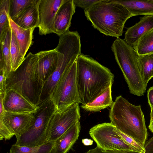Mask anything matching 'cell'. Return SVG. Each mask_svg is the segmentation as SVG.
<instances>
[{"label":"cell","instance_id":"6da1fadb","mask_svg":"<svg viewBox=\"0 0 153 153\" xmlns=\"http://www.w3.org/2000/svg\"><path fill=\"white\" fill-rule=\"evenodd\" d=\"M114 74L90 56L81 53L77 60V83L80 103H90L112 85Z\"/></svg>","mask_w":153,"mask_h":153},{"label":"cell","instance_id":"7a4b0ae2","mask_svg":"<svg viewBox=\"0 0 153 153\" xmlns=\"http://www.w3.org/2000/svg\"><path fill=\"white\" fill-rule=\"evenodd\" d=\"M109 117L117 129L144 146L148 134L140 105H133L119 96L110 107Z\"/></svg>","mask_w":153,"mask_h":153},{"label":"cell","instance_id":"3957f363","mask_svg":"<svg viewBox=\"0 0 153 153\" xmlns=\"http://www.w3.org/2000/svg\"><path fill=\"white\" fill-rule=\"evenodd\" d=\"M84 12L94 28L117 38L122 35L126 22L132 17L124 6L110 0H101Z\"/></svg>","mask_w":153,"mask_h":153},{"label":"cell","instance_id":"277c9868","mask_svg":"<svg viewBox=\"0 0 153 153\" xmlns=\"http://www.w3.org/2000/svg\"><path fill=\"white\" fill-rule=\"evenodd\" d=\"M55 49L58 52L56 67L44 85L40 103L51 98L63 74L73 64L81 53L80 36L73 32H67L59 36V43Z\"/></svg>","mask_w":153,"mask_h":153},{"label":"cell","instance_id":"5b68a950","mask_svg":"<svg viewBox=\"0 0 153 153\" xmlns=\"http://www.w3.org/2000/svg\"><path fill=\"white\" fill-rule=\"evenodd\" d=\"M38 59L37 53H29L20 66L10 73L6 81V89L17 91L36 106L40 103L43 88L36 76Z\"/></svg>","mask_w":153,"mask_h":153},{"label":"cell","instance_id":"8992f818","mask_svg":"<svg viewBox=\"0 0 153 153\" xmlns=\"http://www.w3.org/2000/svg\"><path fill=\"white\" fill-rule=\"evenodd\" d=\"M111 49L127 84L130 92L138 96L144 95L147 87L140 74L139 55L133 47L120 38L114 41Z\"/></svg>","mask_w":153,"mask_h":153},{"label":"cell","instance_id":"52a82bcc","mask_svg":"<svg viewBox=\"0 0 153 153\" xmlns=\"http://www.w3.org/2000/svg\"><path fill=\"white\" fill-rule=\"evenodd\" d=\"M33 113L34 120L32 124L21 135L16 137L15 144L27 147L42 145L48 142L47 130L50 120L55 111V108L51 98L41 102Z\"/></svg>","mask_w":153,"mask_h":153},{"label":"cell","instance_id":"ba28073f","mask_svg":"<svg viewBox=\"0 0 153 153\" xmlns=\"http://www.w3.org/2000/svg\"><path fill=\"white\" fill-rule=\"evenodd\" d=\"M76 73L77 60L63 74L51 97L55 111H61L75 103H80Z\"/></svg>","mask_w":153,"mask_h":153},{"label":"cell","instance_id":"9c48e42d","mask_svg":"<svg viewBox=\"0 0 153 153\" xmlns=\"http://www.w3.org/2000/svg\"><path fill=\"white\" fill-rule=\"evenodd\" d=\"M89 134L97 146L103 150L138 152L124 142L118 134L117 128L111 123L94 126L90 129Z\"/></svg>","mask_w":153,"mask_h":153},{"label":"cell","instance_id":"30bf717a","mask_svg":"<svg viewBox=\"0 0 153 153\" xmlns=\"http://www.w3.org/2000/svg\"><path fill=\"white\" fill-rule=\"evenodd\" d=\"M79 103H76L61 111H55L49 122L47 130L48 141L55 142L71 126L79 121Z\"/></svg>","mask_w":153,"mask_h":153},{"label":"cell","instance_id":"8fae6325","mask_svg":"<svg viewBox=\"0 0 153 153\" xmlns=\"http://www.w3.org/2000/svg\"><path fill=\"white\" fill-rule=\"evenodd\" d=\"M33 114H22L6 111L0 118V140L10 139L21 135L32 124Z\"/></svg>","mask_w":153,"mask_h":153},{"label":"cell","instance_id":"7c38bea8","mask_svg":"<svg viewBox=\"0 0 153 153\" xmlns=\"http://www.w3.org/2000/svg\"><path fill=\"white\" fill-rule=\"evenodd\" d=\"M65 0H40L38 11L39 34L46 35L53 33L54 19L59 8Z\"/></svg>","mask_w":153,"mask_h":153},{"label":"cell","instance_id":"4fadbf2b","mask_svg":"<svg viewBox=\"0 0 153 153\" xmlns=\"http://www.w3.org/2000/svg\"><path fill=\"white\" fill-rule=\"evenodd\" d=\"M3 104L6 111L22 114H33L38 107L20 93L10 88L6 89Z\"/></svg>","mask_w":153,"mask_h":153},{"label":"cell","instance_id":"5bb4252c","mask_svg":"<svg viewBox=\"0 0 153 153\" xmlns=\"http://www.w3.org/2000/svg\"><path fill=\"white\" fill-rule=\"evenodd\" d=\"M37 53L39 59L36 70V76L38 81L43 88L56 67L58 52L55 48L40 51Z\"/></svg>","mask_w":153,"mask_h":153},{"label":"cell","instance_id":"9a60e30c","mask_svg":"<svg viewBox=\"0 0 153 153\" xmlns=\"http://www.w3.org/2000/svg\"><path fill=\"white\" fill-rule=\"evenodd\" d=\"M75 8L73 0H65L56 13L53 24V33L59 36L69 30Z\"/></svg>","mask_w":153,"mask_h":153},{"label":"cell","instance_id":"2e32d148","mask_svg":"<svg viewBox=\"0 0 153 153\" xmlns=\"http://www.w3.org/2000/svg\"><path fill=\"white\" fill-rule=\"evenodd\" d=\"M153 30V15L145 16L140 21L127 28L125 34L124 41L134 47L144 35Z\"/></svg>","mask_w":153,"mask_h":153},{"label":"cell","instance_id":"e0dca14e","mask_svg":"<svg viewBox=\"0 0 153 153\" xmlns=\"http://www.w3.org/2000/svg\"><path fill=\"white\" fill-rule=\"evenodd\" d=\"M81 130L79 121L55 142L51 153H67L78 139Z\"/></svg>","mask_w":153,"mask_h":153},{"label":"cell","instance_id":"ac0fdd59","mask_svg":"<svg viewBox=\"0 0 153 153\" xmlns=\"http://www.w3.org/2000/svg\"><path fill=\"white\" fill-rule=\"evenodd\" d=\"M9 21L10 26L17 41L20 53L25 58L27 51L33 44V33L35 28H23L17 25L10 17Z\"/></svg>","mask_w":153,"mask_h":153},{"label":"cell","instance_id":"d6986e66","mask_svg":"<svg viewBox=\"0 0 153 153\" xmlns=\"http://www.w3.org/2000/svg\"><path fill=\"white\" fill-rule=\"evenodd\" d=\"M110 0L124 6L132 16L142 15H153V1L152 0Z\"/></svg>","mask_w":153,"mask_h":153},{"label":"cell","instance_id":"ffe728a7","mask_svg":"<svg viewBox=\"0 0 153 153\" xmlns=\"http://www.w3.org/2000/svg\"><path fill=\"white\" fill-rule=\"evenodd\" d=\"M40 1V0H36L34 4L13 21L18 26L25 29L38 27V8Z\"/></svg>","mask_w":153,"mask_h":153},{"label":"cell","instance_id":"44dd1931","mask_svg":"<svg viewBox=\"0 0 153 153\" xmlns=\"http://www.w3.org/2000/svg\"><path fill=\"white\" fill-rule=\"evenodd\" d=\"M11 37V28L10 26V28L0 36V69H4L7 77L12 71Z\"/></svg>","mask_w":153,"mask_h":153},{"label":"cell","instance_id":"7402d4cb","mask_svg":"<svg viewBox=\"0 0 153 153\" xmlns=\"http://www.w3.org/2000/svg\"><path fill=\"white\" fill-rule=\"evenodd\" d=\"M112 86L110 85L92 102L81 105V107L87 111L97 112L111 107L114 102L112 97Z\"/></svg>","mask_w":153,"mask_h":153},{"label":"cell","instance_id":"603a6c76","mask_svg":"<svg viewBox=\"0 0 153 153\" xmlns=\"http://www.w3.org/2000/svg\"><path fill=\"white\" fill-rule=\"evenodd\" d=\"M138 61L140 74L145 86L153 78V54L139 55Z\"/></svg>","mask_w":153,"mask_h":153},{"label":"cell","instance_id":"cb8c5ba5","mask_svg":"<svg viewBox=\"0 0 153 153\" xmlns=\"http://www.w3.org/2000/svg\"><path fill=\"white\" fill-rule=\"evenodd\" d=\"M55 143L48 141L42 145L34 147L21 146L14 143L8 153H51Z\"/></svg>","mask_w":153,"mask_h":153},{"label":"cell","instance_id":"d4e9b609","mask_svg":"<svg viewBox=\"0 0 153 153\" xmlns=\"http://www.w3.org/2000/svg\"><path fill=\"white\" fill-rule=\"evenodd\" d=\"M9 14L13 20L18 18L36 0H10Z\"/></svg>","mask_w":153,"mask_h":153},{"label":"cell","instance_id":"484cf974","mask_svg":"<svg viewBox=\"0 0 153 153\" xmlns=\"http://www.w3.org/2000/svg\"><path fill=\"white\" fill-rule=\"evenodd\" d=\"M133 48L139 55L153 54V30L142 37Z\"/></svg>","mask_w":153,"mask_h":153},{"label":"cell","instance_id":"4316f807","mask_svg":"<svg viewBox=\"0 0 153 153\" xmlns=\"http://www.w3.org/2000/svg\"><path fill=\"white\" fill-rule=\"evenodd\" d=\"M10 51L11 59L12 71H14L21 64L25 58L20 53L17 41L11 28Z\"/></svg>","mask_w":153,"mask_h":153},{"label":"cell","instance_id":"83f0119b","mask_svg":"<svg viewBox=\"0 0 153 153\" xmlns=\"http://www.w3.org/2000/svg\"><path fill=\"white\" fill-rule=\"evenodd\" d=\"M10 0H0V36L10 27L9 14Z\"/></svg>","mask_w":153,"mask_h":153},{"label":"cell","instance_id":"f1b7e54d","mask_svg":"<svg viewBox=\"0 0 153 153\" xmlns=\"http://www.w3.org/2000/svg\"><path fill=\"white\" fill-rule=\"evenodd\" d=\"M101 0H73L76 7L83 9L84 11L86 10L95 4L100 1Z\"/></svg>","mask_w":153,"mask_h":153},{"label":"cell","instance_id":"f546056e","mask_svg":"<svg viewBox=\"0 0 153 153\" xmlns=\"http://www.w3.org/2000/svg\"><path fill=\"white\" fill-rule=\"evenodd\" d=\"M7 78L4 69H0V94L5 93Z\"/></svg>","mask_w":153,"mask_h":153},{"label":"cell","instance_id":"4dcf8cb0","mask_svg":"<svg viewBox=\"0 0 153 153\" xmlns=\"http://www.w3.org/2000/svg\"><path fill=\"white\" fill-rule=\"evenodd\" d=\"M85 153H140L135 151H112L103 150L97 146Z\"/></svg>","mask_w":153,"mask_h":153},{"label":"cell","instance_id":"1f68e13d","mask_svg":"<svg viewBox=\"0 0 153 153\" xmlns=\"http://www.w3.org/2000/svg\"><path fill=\"white\" fill-rule=\"evenodd\" d=\"M148 102L151 110H153V86L149 88L147 91Z\"/></svg>","mask_w":153,"mask_h":153},{"label":"cell","instance_id":"d6a6232c","mask_svg":"<svg viewBox=\"0 0 153 153\" xmlns=\"http://www.w3.org/2000/svg\"><path fill=\"white\" fill-rule=\"evenodd\" d=\"M4 94H0V118L3 116L6 112L3 104Z\"/></svg>","mask_w":153,"mask_h":153},{"label":"cell","instance_id":"836d02e7","mask_svg":"<svg viewBox=\"0 0 153 153\" xmlns=\"http://www.w3.org/2000/svg\"><path fill=\"white\" fill-rule=\"evenodd\" d=\"M150 122L149 128L150 131L153 133V110H151L150 113Z\"/></svg>","mask_w":153,"mask_h":153},{"label":"cell","instance_id":"e575fe53","mask_svg":"<svg viewBox=\"0 0 153 153\" xmlns=\"http://www.w3.org/2000/svg\"><path fill=\"white\" fill-rule=\"evenodd\" d=\"M82 143L85 146H89L93 144V141L91 139L84 138L82 140Z\"/></svg>","mask_w":153,"mask_h":153},{"label":"cell","instance_id":"d590c367","mask_svg":"<svg viewBox=\"0 0 153 153\" xmlns=\"http://www.w3.org/2000/svg\"><path fill=\"white\" fill-rule=\"evenodd\" d=\"M153 1V0H152Z\"/></svg>","mask_w":153,"mask_h":153}]
</instances>
